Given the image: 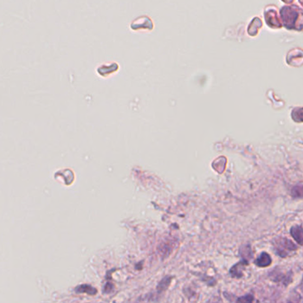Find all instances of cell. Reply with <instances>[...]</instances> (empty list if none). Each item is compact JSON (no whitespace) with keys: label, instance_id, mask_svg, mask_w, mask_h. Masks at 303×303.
<instances>
[{"label":"cell","instance_id":"1","mask_svg":"<svg viewBox=\"0 0 303 303\" xmlns=\"http://www.w3.org/2000/svg\"><path fill=\"white\" fill-rule=\"evenodd\" d=\"M303 14H301L300 11L296 7L293 6H284V8L281 10V17L284 22V24L289 28L298 27L297 23L300 17L303 18Z\"/></svg>","mask_w":303,"mask_h":303},{"label":"cell","instance_id":"12","mask_svg":"<svg viewBox=\"0 0 303 303\" xmlns=\"http://www.w3.org/2000/svg\"><path fill=\"white\" fill-rule=\"evenodd\" d=\"M300 289H301V291L303 293V280H302V283L300 284Z\"/></svg>","mask_w":303,"mask_h":303},{"label":"cell","instance_id":"2","mask_svg":"<svg viewBox=\"0 0 303 303\" xmlns=\"http://www.w3.org/2000/svg\"><path fill=\"white\" fill-rule=\"evenodd\" d=\"M276 249L278 252V254L282 257H285L288 255V253L291 252H294L297 249L293 242L286 239V238H279L276 242Z\"/></svg>","mask_w":303,"mask_h":303},{"label":"cell","instance_id":"8","mask_svg":"<svg viewBox=\"0 0 303 303\" xmlns=\"http://www.w3.org/2000/svg\"><path fill=\"white\" fill-rule=\"evenodd\" d=\"M293 119L297 122H303V109H296L293 111Z\"/></svg>","mask_w":303,"mask_h":303},{"label":"cell","instance_id":"5","mask_svg":"<svg viewBox=\"0 0 303 303\" xmlns=\"http://www.w3.org/2000/svg\"><path fill=\"white\" fill-rule=\"evenodd\" d=\"M271 262H272V260H271V257H270V254H268L267 252H261V255L259 256L258 259L256 260L255 264L258 267L265 268V267L270 266L271 264Z\"/></svg>","mask_w":303,"mask_h":303},{"label":"cell","instance_id":"9","mask_svg":"<svg viewBox=\"0 0 303 303\" xmlns=\"http://www.w3.org/2000/svg\"><path fill=\"white\" fill-rule=\"evenodd\" d=\"M170 280V278H166V279L162 280V282H160V284H158V286H157L158 290L163 291V290L166 289V288H167V286L169 285Z\"/></svg>","mask_w":303,"mask_h":303},{"label":"cell","instance_id":"7","mask_svg":"<svg viewBox=\"0 0 303 303\" xmlns=\"http://www.w3.org/2000/svg\"><path fill=\"white\" fill-rule=\"evenodd\" d=\"M236 303H258L252 294H247L237 299Z\"/></svg>","mask_w":303,"mask_h":303},{"label":"cell","instance_id":"10","mask_svg":"<svg viewBox=\"0 0 303 303\" xmlns=\"http://www.w3.org/2000/svg\"><path fill=\"white\" fill-rule=\"evenodd\" d=\"M293 196L294 197H303V187H295L293 190Z\"/></svg>","mask_w":303,"mask_h":303},{"label":"cell","instance_id":"11","mask_svg":"<svg viewBox=\"0 0 303 303\" xmlns=\"http://www.w3.org/2000/svg\"><path fill=\"white\" fill-rule=\"evenodd\" d=\"M287 303H302V298H301V296L296 295V296H294V297L291 299Z\"/></svg>","mask_w":303,"mask_h":303},{"label":"cell","instance_id":"4","mask_svg":"<svg viewBox=\"0 0 303 303\" xmlns=\"http://www.w3.org/2000/svg\"><path fill=\"white\" fill-rule=\"evenodd\" d=\"M291 235L299 245L303 246V225H296L292 227Z\"/></svg>","mask_w":303,"mask_h":303},{"label":"cell","instance_id":"3","mask_svg":"<svg viewBox=\"0 0 303 303\" xmlns=\"http://www.w3.org/2000/svg\"><path fill=\"white\" fill-rule=\"evenodd\" d=\"M248 265V261L246 260H242L240 262L237 263L236 265L232 267V269L230 270V274L233 278H241L243 276V270H245V267Z\"/></svg>","mask_w":303,"mask_h":303},{"label":"cell","instance_id":"6","mask_svg":"<svg viewBox=\"0 0 303 303\" xmlns=\"http://www.w3.org/2000/svg\"><path fill=\"white\" fill-rule=\"evenodd\" d=\"M76 291L78 293H85V294H90V295H93V294L97 293V291L94 287H92L90 285H85V284L77 286Z\"/></svg>","mask_w":303,"mask_h":303}]
</instances>
